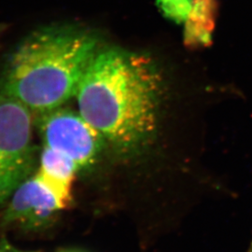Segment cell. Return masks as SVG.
Wrapping results in <instances>:
<instances>
[{"label":"cell","mask_w":252,"mask_h":252,"mask_svg":"<svg viewBox=\"0 0 252 252\" xmlns=\"http://www.w3.org/2000/svg\"><path fill=\"white\" fill-rule=\"evenodd\" d=\"M162 79L143 54L97 51L76 93L79 112L117 152L137 151L157 126Z\"/></svg>","instance_id":"1"},{"label":"cell","mask_w":252,"mask_h":252,"mask_svg":"<svg viewBox=\"0 0 252 252\" xmlns=\"http://www.w3.org/2000/svg\"><path fill=\"white\" fill-rule=\"evenodd\" d=\"M94 36L66 27L41 28L13 53L1 91L39 115L76 95L81 79L97 53Z\"/></svg>","instance_id":"2"},{"label":"cell","mask_w":252,"mask_h":252,"mask_svg":"<svg viewBox=\"0 0 252 252\" xmlns=\"http://www.w3.org/2000/svg\"><path fill=\"white\" fill-rule=\"evenodd\" d=\"M33 115L20 100L0 91V206L32 169Z\"/></svg>","instance_id":"3"},{"label":"cell","mask_w":252,"mask_h":252,"mask_svg":"<svg viewBox=\"0 0 252 252\" xmlns=\"http://www.w3.org/2000/svg\"><path fill=\"white\" fill-rule=\"evenodd\" d=\"M37 124L44 147L65 154L80 168L95 162L105 142L80 112L61 107L39 114Z\"/></svg>","instance_id":"4"},{"label":"cell","mask_w":252,"mask_h":252,"mask_svg":"<svg viewBox=\"0 0 252 252\" xmlns=\"http://www.w3.org/2000/svg\"><path fill=\"white\" fill-rule=\"evenodd\" d=\"M9 200L3 220L27 228L44 225L63 209L54 191L35 176L20 184Z\"/></svg>","instance_id":"5"},{"label":"cell","mask_w":252,"mask_h":252,"mask_svg":"<svg viewBox=\"0 0 252 252\" xmlns=\"http://www.w3.org/2000/svg\"><path fill=\"white\" fill-rule=\"evenodd\" d=\"M79 169L78 164L65 154L44 147L35 177L54 191L64 208L70 204L73 179Z\"/></svg>","instance_id":"6"},{"label":"cell","mask_w":252,"mask_h":252,"mask_svg":"<svg viewBox=\"0 0 252 252\" xmlns=\"http://www.w3.org/2000/svg\"><path fill=\"white\" fill-rule=\"evenodd\" d=\"M217 13L216 0H192L184 32L189 47L207 46L212 40Z\"/></svg>","instance_id":"7"},{"label":"cell","mask_w":252,"mask_h":252,"mask_svg":"<svg viewBox=\"0 0 252 252\" xmlns=\"http://www.w3.org/2000/svg\"><path fill=\"white\" fill-rule=\"evenodd\" d=\"M162 11L177 22L186 21L191 9L192 0H158Z\"/></svg>","instance_id":"8"},{"label":"cell","mask_w":252,"mask_h":252,"mask_svg":"<svg viewBox=\"0 0 252 252\" xmlns=\"http://www.w3.org/2000/svg\"><path fill=\"white\" fill-rule=\"evenodd\" d=\"M0 252H28L25 251H21L19 249H16L12 246H10L8 243L5 242H0Z\"/></svg>","instance_id":"9"}]
</instances>
